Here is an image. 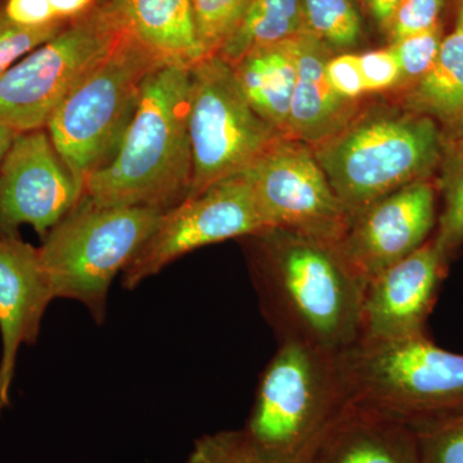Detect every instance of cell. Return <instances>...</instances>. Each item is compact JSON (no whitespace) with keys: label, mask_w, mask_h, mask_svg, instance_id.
<instances>
[{"label":"cell","mask_w":463,"mask_h":463,"mask_svg":"<svg viewBox=\"0 0 463 463\" xmlns=\"http://www.w3.org/2000/svg\"><path fill=\"white\" fill-rule=\"evenodd\" d=\"M414 429L421 463H463V411Z\"/></svg>","instance_id":"cell-27"},{"label":"cell","mask_w":463,"mask_h":463,"mask_svg":"<svg viewBox=\"0 0 463 463\" xmlns=\"http://www.w3.org/2000/svg\"><path fill=\"white\" fill-rule=\"evenodd\" d=\"M137 41L167 62L192 67L205 58L197 39L191 0H111Z\"/></svg>","instance_id":"cell-18"},{"label":"cell","mask_w":463,"mask_h":463,"mask_svg":"<svg viewBox=\"0 0 463 463\" xmlns=\"http://www.w3.org/2000/svg\"><path fill=\"white\" fill-rule=\"evenodd\" d=\"M347 398L411 426L463 411V354L425 335L362 344L341 353Z\"/></svg>","instance_id":"cell-7"},{"label":"cell","mask_w":463,"mask_h":463,"mask_svg":"<svg viewBox=\"0 0 463 463\" xmlns=\"http://www.w3.org/2000/svg\"><path fill=\"white\" fill-rule=\"evenodd\" d=\"M190 70L165 62L147 76L114 156L85 179V199L99 206L167 210L188 196Z\"/></svg>","instance_id":"cell-2"},{"label":"cell","mask_w":463,"mask_h":463,"mask_svg":"<svg viewBox=\"0 0 463 463\" xmlns=\"http://www.w3.org/2000/svg\"><path fill=\"white\" fill-rule=\"evenodd\" d=\"M48 2L56 16L63 20H72L81 16L97 5V0H48Z\"/></svg>","instance_id":"cell-34"},{"label":"cell","mask_w":463,"mask_h":463,"mask_svg":"<svg viewBox=\"0 0 463 463\" xmlns=\"http://www.w3.org/2000/svg\"><path fill=\"white\" fill-rule=\"evenodd\" d=\"M307 32L331 50H350L361 41L362 18L356 0H301Z\"/></svg>","instance_id":"cell-23"},{"label":"cell","mask_w":463,"mask_h":463,"mask_svg":"<svg viewBox=\"0 0 463 463\" xmlns=\"http://www.w3.org/2000/svg\"><path fill=\"white\" fill-rule=\"evenodd\" d=\"M111 2V0H97V3H109Z\"/></svg>","instance_id":"cell-37"},{"label":"cell","mask_w":463,"mask_h":463,"mask_svg":"<svg viewBox=\"0 0 463 463\" xmlns=\"http://www.w3.org/2000/svg\"><path fill=\"white\" fill-rule=\"evenodd\" d=\"M405 90L404 109L431 118L441 133L463 129V32L444 36L434 66Z\"/></svg>","instance_id":"cell-20"},{"label":"cell","mask_w":463,"mask_h":463,"mask_svg":"<svg viewBox=\"0 0 463 463\" xmlns=\"http://www.w3.org/2000/svg\"><path fill=\"white\" fill-rule=\"evenodd\" d=\"M441 134L439 188L443 196V210L434 241L448 260L463 243V129Z\"/></svg>","instance_id":"cell-22"},{"label":"cell","mask_w":463,"mask_h":463,"mask_svg":"<svg viewBox=\"0 0 463 463\" xmlns=\"http://www.w3.org/2000/svg\"><path fill=\"white\" fill-rule=\"evenodd\" d=\"M232 69L252 109L281 136L289 137L297 67L288 42L252 52Z\"/></svg>","instance_id":"cell-19"},{"label":"cell","mask_w":463,"mask_h":463,"mask_svg":"<svg viewBox=\"0 0 463 463\" xmlns=\"http://www.w3.org/2000/svg\"><path fill=\"white\" fill-rule=\"evenodd\" d=\"M456 29H459L463 32V0L461 9H459L458 21H457Z\"/></svg>","instance_id":"cell-36"},{"label":"cell","mask_w":463,"mask_h":463,"mask_svg":"<svg viewBox=\"0 0 463 463\" xmlns=\"http://www.w3.org/2000/svg\"><path fill=\"white\" fill-rule=\"evenodd\" d=\"M184 463H282L241 430L205 434L194 441Z\"/></svg>","instance_id":"cell-24"},{"label":"cell","mask_w":463,"mask_h":463,"mask_svg":"<svg viewBox=\"0 0 463 463\" xmlns=\"http://www.w3.org/2000/svg\"><path fill=\"white\" fill-rule=\"evenodd\" d=\"M164 213L154 206H99L83 196L38 248L53 298L79 301L102 325L112 281L136 257Z\"/></svg>","instance_id":"cell-4"},{"label":"cell","mask_w":463,"mask_h":463,"mask_svg":"<svg viewBox=\"0 0 463 463\" xmlns=\"http://www.w3.org/2000/svg\"><path fill=\"white\" fill-rule=\"evenodd\" d=\"M165 62L125 30L114 50L52 115L45 129L83 187L85 179L114 156L138 106L146 79Z\"/></svg>","instance_id":"cell-6"},{"label":"cell","mask_w":463,"mask_h":463,"mask_svg":"<svg viewBox=\"0 0 463 463\" xmlns=\"http://www.w3.org/2000/svg\"><path fill=\"white\" fill-rule=\"evenodd\" d=\"M312 149L352 221L377 200L429 179L440 164L443 134L429 116L370 108Z\"/></svg>","instance_id":"cell-3"},{"label":"cell","mask_w":463,"mask_h":463,"mask_svg":"<svg viewBox=\"0 0 463 463\" xmlns=\"http://www.w3.org/2000/svg\"><path fill=\"white\" fill-rule=\"evenodd\" d=\"M381 32H388L390 20L402 0H359Z\"/></svg>","instance_id":"cell-33"},{"label":"cell","mask_w":463,"mask_h":463,"mask_svg":"<svg viewBox=\"0 0 463 463\" xmlns=\"http://www.w3.org/2000/svg\"><path fill=\"white\" fill-rule=\"evenodd\" d=\"M190 74L192 181L187 197L245 172L281 137L252 109L233 69L221 57L203 58Z\"/></svg>","instance_id":"cell-9"},{"label":"cell","mask_w":463,"mask_h":463,"mask_svg":"<svg viewBox=\"0 0 463 463\" xmlns=\"http://www.w3.org/2000/svg\"><path fill=\"white\" fill-rule=\"evenodd\" d=\"M446 3L447 0H402L386 32L390 43L438 26Z\"/></svg>","instance_id":"cell-29"},{"label":"cell","mask_w":463,"mask_h":463,"mask_svg":"<svg viewBox=\"0 0 463 463\" xmlns=\"http://www.w3.org/2000/svg\"><path fill=\"white\" fill-rule=\"evenodd\" d=\"M358 63L364 75L367 93L399 87L401 70L394 54L389 48L358 54Z\"/></svg>","instance_id":"cell-30"},{"label":"cell","mask_w":463,"mask_h":463,"mask_svg":"<svg viewBox=\"0 0 463 463\" xmlns=\"http://www.w3.org/2000/svg\"><path fill=\"white\" fill-rule=\"evenodd\" d=\"M349 402L341 354L294 341L279 343L243 430L282 463H301Z\"/></svg>","instance_id":"cell-5"},{"label":"cell","mask_w":463,"mask_h":463,"mask_svg":"<svg viewBox=\"0 0 463 463\" xmlns=\"http://www.w3.org/2000/svg\"><path fill=\"white\" fill-rule=\"evenodd\" d=\"M125 27L97 3L0 76V124L16 133L44 129L70 91L114 50Z\"/></svg>","instance_id":"cell-8"},{"label":"cell","mask_w":463,"mask_h":463,"mask_svg":"<svg viewBox=\"0 0 463 463\" xmlns=\"http://www.w3.org/2000/svg\"><path fill=\"white\" fill-rule=\"evenodd\" d=\"M270 230L245 172L228 176L165 210L151 236L123 270L134 289L176 259L212 243Z\"/></svg>","instance_id":"cell-10"},{"label":"cell","mask_w":463,"mask_h":463,"mask_svg":"<svg viewBox=\"0 0 463 463\" xmlns=\"http://www.w3.org/2000/svg\"><path fill=\"white\" fill-rule=\"evenodd\" d=\"M83 194L45 128L16 133L0 164V237L29 224L44 239Z\"/></svg>","instance_id":"cell-12"},{"label":"cell","mask_w":463,"mask_h":463,"mask_svg":"<svg viewBox=\"0 0 463 463\" xmlns=\"http://www.w3.org/2000/svg\"><path fill=\"white\" fill-rule=\"evenodd\" d=\"M250 241V270L265 321L279 343L341 353L361 339L367 282L337 245L272 228Z\"/></svg>","instance_id":"cell-1"},{"label":"cell","mask_w":463,"mask_h":463,"mask_svg":"<svg viewBox=\"0 0 463 463\" xmlns=\"http://www.w3.org/2000/svg\"><path fill=\"white\" fill-rule=\"evenodd\" d=\"M288 44L297 67L289 137L313 147L349 124L361 111V103L345 99L332 87L326 65L335 51L318 36L306 30Z\"/></svg>","instance_id":"cell-17"},{"label":"cell","mask_w":463,"mask_h":463,"mask_svg":"<svg viewBox=\"0 0 463 463\" xmlns=\"http://www.w3.org/2000/svg\"><path fill=\"white\" fill-rule=\"evenodd\" d=\"M272 228L339 245L350 225L307 143L281 136L245 170Z\"/></svg>","instance_id":"cell-11"},{"label":"cell","mask_w":463,"mask_h":463,"mask_svg":"<svg viewBox=\"0 0 463 463\" xmlns=\"http://www.w3.org/2000/svg\"><path fill=\"white\" fill-rule=\"evenodd\" d=\"M7 0H0V76L35 48L51 41L71 20H58L51 25L24 27L9 20Z\"/></svg>","instance_id":"cell-28"},{"label":"cell","mask_w":463,"mask_h":463,"mask_svg":"<svg viewBox=\"0 0 463 463\" xmlns=\"http://www.w3.org/2000/svg\"><path fill=\"white\" fill-rule=\"evenodd\" d=\"M5 14L12 23L24 27L51 25L58 20L48 0H7Z\"/></svg>","instance_id":"cell-32"},{"label":"cell","mask_w":463,"mask_h":463,"mask_svg":"<svg viewBox=\"0 0 463 463\" xmlns=\"http://www.w3.org/2000/svg\"><path fill=\"white\" fill-rule=\"evenodd\" d=\"M306 30L301 0H249L216 56L234 66L252 52L282 44Z\"/></svg>","instance_id":"cell-21"},{"label":"cell","mask_w":463,"mask_h":463,"mask_svg":"<svg viewBox=\"0 0 463 463\" xmlns=\"http://www.w3.org/2000/svg\"><path fill=\"white\" fill-rule=\"evenodd\" d=\"M447 263L430 239L370 279L364 289L358 343H392L425 335Z\"/></svg>","instance_id":"cell-14"},{"label":"cell","mask_w":463,"mask_h":463,"mask_svg":"<svg viewBox=\"0 0 463 463\" xmlns=\"http://www.w3.org/2000/svg\"><path fill=\"white\" fill-rule=\"evenodd\" d=\"M53 300L38 248L20 237H0V417L11 405L18 352L39 340Z\"/></svg>","instance_id":"cell-15"},{"label":"cell","mask_w":463,"mask_h":463,"mask_svg":"<svg viewBox=\"0 0 463 463\" xmlns=\"http://www.w3.org/2000/svg\"><path fill=\"white\" fill-rule=\"evenodd\" d=\"M16 132L9 129L5 125L0 124V164H2L3 157L7 154L9 146L14 141Z\"/></svg>","instance_id":"cell-35"},{"label":"cell","mask_w":463,"mask_h":463,"mask_svg":"<svg viewBox=\"0 0 463 463\" xmlns=\"http://www.w3.org/2000/svg\"><path fill=\"white\" fill-rule=\"evenodd\" d=\"M194 27L203 56H216L249 0H191Z\"/></svg>","instance_id":"cell-25"},{"label":"cell","mask_w":463,"mask_h":463,"mask_svg":"<svg viewBox=\"0 0 463 463\" xmlns=\"http://www.w3.org/2000/svg\"><path fill=\"white\" fill-rule=\"evenodd\" d=\"M437 223V190L429 179L405 185L350 221L341 254L365 282L421 248Z\"/></svg>","instance_id":"cell-13"},{"label":"cell","mask_w":463,"mask_h":463,"mask_svg":"<svg viewBox=\"0 0 463 463\" xmlns=\"http://www.w3.org/2000/svg\"><path fill=\"white\" fill-rule=\"evenodd\" d=\"M443 39V30L439 24L428 32L390 43L389 50L394 54L401 70L399 87L407 90L430 71L440 52Z\"/></svg>","instance_id":"cell-26"},{"label":"cell","mask_w":463,"mask_h":463,"mask_svg":"<svg viewBox=\"0 0 463 463\" xmlns=\"http://www.w3.org/2000/svg\"><path fill=\"white\" fill-rule=\"evenodd\" d=\"M328 80L335 90L347 99L359 100L365 90L358 54H334L326 65Z\"/></svg>","instance_id":"cell-31"},{"label":"cell","mask_w":463,"mask_h":463,"mask_svg":"<svg viewBox=\"0 0 463 463\" xmlns=\"http://www.w3.org/2000/svg\"><path fill=\"white\" fill-rule=\"evenodd\" d=\"M301 463H421L419 435L392 414L349 401Z\"/></svg>","instance_id":"cell-16"}]
</instances>
